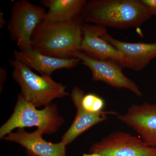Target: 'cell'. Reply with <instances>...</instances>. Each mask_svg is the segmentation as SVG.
I'll return each mask as SVG.
<instances>
[{
    "label": "cell",
    "instance_id": "obj_16",
    "mask_svg": "<svg viewBox=\"0 0 156 156\" xmlns=\"http://www.w3.org/2000/svg\"><path fill=\"white\" fill-rule=\"evenodd\" d=\"M141 2L146 7L151 16L156 17V0H140Z\"/></svg>",
    "mask_w": 156,
    "mask_h": 156
},
{
    "label": "cell",
    "instance_id": "obj_17",
    "mask_svg": "<svg viewBox=\"0 0 156 156\" xmlns=\"http://www.w3.org/2000/svg\"><path fill=\"white\" fill-rule=\"evenodd\" d=\"M0 75H1V89H2L4 81L5 80L7 73L5 69L3 67L0 68Z\"/></svg>",
    "mask_w": 156,
    "mask_h": 156
},
{
    "label": "cell",
    "instance_id": "obj_3",
    "mask_svg": "<svg viewBox=\"0 0 156 156\" xmlns=\"http://www.w3.org/2000/svg\"><path fill=\"white\" fill-rule=\"evenodd\" d=\"M9 62L14 68L12 76L19 84L20 94L35 107L48 106L54 99L69 95L66 87L50 76H39L16 59H9Z\"/></svg>",
    "mask_w": 156,
    "mask_h": 156
},
{
    "label": "cell",
    "instance_id": "obj_12",
    "mask_svg": "<svg viewBox=\"0 0 156 156\" xmlns=\"http://www.w3.org/2000/svg\"><path fill=\"white\" fill-rule=\"evenodd\" d=\"M85 92L77 87L73 89L70 97L77 109L75 118L71 126L65 133L61 141L66 145L73 142L81 134L98 123L108 119L107 115H117L115 112L104 111L92 113L84 109L82 105V98Z\"/></svg>",
    "mask_w": 156,
    "mask_h": 156
},
{
    "label": "cell",
    "instance_id": "obj_5",
    "mask_svg": "<svg viewBox=\"0 0 156 156\" xmlns=\"http://www.w3.org/2000/svg\"><path fill=\"white\" fill-rule=\"evenodd\" d=\"M46 13L44 8L27 0L18 1L14 4L8 27L11 39L17 41L20 50L31 49L32 35Z\"/></svg>",
    "mask_w": 156,
    "mask_h": 156
},
{
    "label": "cell",
    "instance_id": "obj_18",
    "mask_svg": "<svg viewBox=\"0 0 156 156\" xmlns=\"http://www.w3.org/2000/svg\"><path fill=\"white\" fill-rule=\"evenodd\" d=\"M5 22L4 18V14L2 11L0 12V27L2 28L5 25Z\"/></svg>",
    "mask_w": 156,
    "mask_h": 156
},
{
    "label": "cell",
    "instance_id": "obj_11",
    "mask_svg": "<svg viewBox=\"0 0 156 156\" xmlns=\"http://www.w3.org/2000/svg\"><path fill=\"white\" fill-rule=\"evenodd\" d=\"M101 37L112 45L122 55L124 67L139 71L156 58V43H128L112 37L107 32Z\"/></svg>",
    "mask_w": 156,
    "mask_h": 156
},
{
    "label": "cell",
    "instance_id": "obj_15",
    "mask_svg": "<svg viewBox=\"0 0 156 156\" xmlns=\"http://www.w3.org/2000/svg\"><path fill=\"white\" fill-rule=\"evenodd\" d=\"M81 102L84 109L92 113H98L104 111L105 106L103 98L94 93L84 94Z\"/></svg>",
    "mask_w": 156,
    "mask_h": 156
},
{
    "label": "cell",
    "instance_id": "obj_13",
    "mask_svg": "<svg viewBox=\"0 0 156 156\" xmlns=\"http://www.w3.org/2000/svg\"><path fill=\"white\" fill-rule=\"evenodd\" d=\"M14 58L40 73L41 75L50 76L56 70L76 67L80 60L76 58H61L44 55L30 49L14 51Z\"/></svg>",
    "mask_w": 156,
    "mask_h": 156
},
{
    "label": "cell",
    "instance_id": "obj_4",
    "mask_svg": "<svg viewBox=\"0 0 156 156\" xmlns=\"http://www.w3.org/2000/svg\"><path fill=\"white\" fill-rule=\"evenodd\" d=\"M63 122L55 105L50 104L38 110L20 93L12 115L0 128V138H4L15 128L25 127H37L44 134H53Z\"/></svg>",
    "mask_w": 156,
    "mask_h": 156
},
{
    "label": "cell",
    "instance_id": "obj_6",
    "mask_svg": "<svg viewBox=\"0 0 156 156\" xmlns=\"http://www.w3.org/2000/svg\"><path fill=\"white\" fill-rule=\"evenodd\" d=\"M89 153L102 156H156V147L124 131H117L92 145Z\"/></svg>",
    "mask_w": 156,
    "mask_h": 156
},
{
    "label": "cell",
    "instance_id": "obj_14",
    "mask_svg": "<svg viewBox=\"0 0 156 156\" xmlns=\"http://www.w3.org/2000/svg\"><path fill=\"white\" fill-rule=\"evenodd\" d=\"M86 0H42L41 4L49 9L44 20L48 22H65L74 19L87 4Z\"/></svg>",
    "mask_w": 156,
    "mask_h": 156
},
{
    "label": "cell",
    "instance_id": "obj_8",
    "mask_svg": "<svg viewBox=\"0 0 156 156\" xmlns=\"http://www.w3.org/2000/svg\"><path fill=\"white\" fill-rule=\"evenodd\" d=\"M117 117L136 131L147 145L156 147V103L132 105L125 114Z\"/></svg>",
    "mask_w": 156,
    "mask_h": 156
},
{
    "label": "cell",
    "instance_id": "obj_2",
    "mask_svg": "<svg viewBox=\"0 0 156 156\" xmlns=\"http://www.w3.org/2000/svg\"><path fill=\"white\" fill-rule=\"evenodd\" d=\"M83 23L80 15L65 22L42 20L32 35V49L56 58H72L73 53L80 51Z\"/></svg>",
    "mask_w": 156,
    "mask_h": 156
},
{
    "label": "cell",
    "instance_id": "obj_7",
    "mask_svg": "<svg viewBox=\"0 0 156 156\" xmlns=\"http://www.w3.org/2000/svg\"><path fill=\"white\" fill-rule=\"evenodd\" d=\"M72 57L78 58L89 68L92 72V80L104 82L115 88L128 89L137 96H142V92L135 82L123 73V67L120 63L92 58L81 51L73 53Z\"/></svg>",
    "mask_w": 156,
    "mask_h": 156
},
{
    "label": "cell",
    "instance_id": "obj_9",
    "mask_svg": "<svg viewBox=\"0 0 156 156\" xmlns=\"http://www.w3.org/2000/svg\"><path fill=\"white\" fill-rule=\"evenodd\" d=\"M107 32L104 27L83 23L80 51L96 59L116 62L124 67L122 55L101 37Z\"/></svg>",
    "mask_w": 156,
    "mask_h": 156
},
{
    "label": "cell",
    "instance_id": "obj_1",
    "mask_svg": "<svg viewBox=\"0 0 156 156\" xmlns=\"http://www.w3.org/2000/svg\"><path fill=\"white\" fill-rule=\"evenodd\" d=\"M80 16L84 23L119 29L139 27L152 17L140 0H92Z\"/></svg>",
    "mask_w": 156,
    "mask_h": 156
},
{
    "label": "cell",
    "instance_id": "obj_19",
    "mask_svg": "<svg viewBox=\"0 0 156 156\" xmlns=\"http://www.w3.org/2000/svg\"><path fill=\"white\" fill-rule=\"evenodd\" d=\"M83 156H102L99 154L97 153H89V154H84Z\"/></svg>",
    "mask_w": 156,
    "mask_h": 156
},
{
    "label": "cell",
    "instance_id": "obj_10",
    "mask_svg": "<svg viewBox=\"0 0 156 156\" xmlns=\"http://www.w3.org/2000/svg\"><path fill=\"white\" fill-rule=\"evenodd\" d=\"M44 134L38 128L32 133L21 129L17 132H10L4 139L22 146L28 156H66V145L64 142H48L42 137Z\"/></svg>",
    "mask_w": 156,
    "mask_h": 156
}]
</instances>
